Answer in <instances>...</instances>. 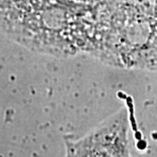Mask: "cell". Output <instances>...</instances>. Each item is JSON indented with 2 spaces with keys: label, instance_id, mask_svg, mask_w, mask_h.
<instances>
[{
  "label": "cell",
  "instance_id": "obj_1",
  "mask_svg": "<svg viewBox=\"0 0 157 157\" xmlns=\"http://www.w3.org/2000/svg\"><path fill=\"white\" fill-rule=\"evenodd\" d=\"M87 54L115 67L157 71V1L98 0Z\"/></svg>",
  "mask_w": 157,
  "mask_h": 157
},
{
  "label": "cell",
  "instance_id": "obj_2",
  "mask_svg": "<svg viewBox=\"0 0 157 157\" xmlns=\"http://www.w3.org/2000/svg\"><path fill=\"white\" fill-rule=\"evenodd\" d=\"M8 5L9 28L25 46L60 56L88 53L96 1L9 0Z\"/></svg>",
  "mask_w": 157,
  "mask_h": 157
},
{
  "label": "cell",
  "instance_id": "obj_3",
  "mask_svg": "<svg viewBox=\"0 0 157 157\" xmlns=\"http://www.w3.org/2000/svg\"><path fill=\"white\" fill-rule=\"evenodd\" d=\"M129 120L125 109L72 146L70 157H130Z\"/></svg>",
  "mask_w": 157,
  "mask_h": 157
}]
</instances>
